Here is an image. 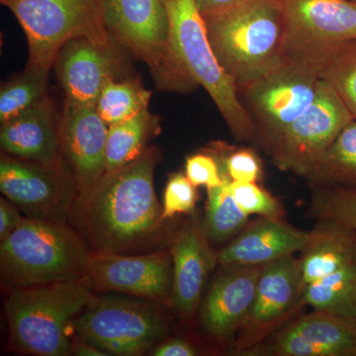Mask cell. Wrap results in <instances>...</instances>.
I'll return each instance as SVG.
<instances>
[{
    "mask_svg": "<svg viewBox=\"0 0 356 356\" xmlns=\"http://www.w3.org/2000/svg\"><path fill=\"white\" fill-rule=\"evenodd\" d=\"M158 153L146 149L130 165L105 172L74 212L95 252L124 254L158 229L163 210L154 191Z\"/></svg>",
    "mask_w": 356,
    "mask_h": 356,
    "instance_id": "1",
    "label": "cell"
},
{
    "mask_svg": "<svg viewBox=\"0 0 356 356\" xmlns=\"http://www.w3.org/2000/svg\"><path fill=\"white\" fill-rule=\"evenodd\" d=\"M95 295L83 280L11 288L4 311L9 341L28 355H72L74 322Z\"/></svg>",
    "mask_w": 356,
    "mask_h": 356,
    "instance_id": "2",
    "label": "cell"
},
{
    "mask_svg": "<svg viewBox=\"0 0 356 356\" xmlns=\"http://www.w3.org/2000/svg\"><path fill=\"white\" fill-rule=\"evenodd\" d=\"M203 17L215 55L236 86L284 58L285 23L278 0H245Z\"/></svg>",
    "mask_w": 356,
    "mask_h": 356,
    "instance_id": "3",
    "label": "cell"
},
{
    "mask_svg": "<svg viewBox=\"0 0 356 356\" xmlns=\"http://www.w3.org/2000/svg\"><path fill=\"white\" fill-rule=\"evenodd\" d=\"M88 245L65 222L23 218L0 245L1 281L10 288L83 280Z\"/></svg>",
    "mask_w": 356,
    "mask_h": 356,
    "instance_id": "4",
    "label": "cell"
},
{
    "mask_svg": "<svg viewBox=\"0 0 356 356\" xmlns=\"http://www.w3.org/2000/svg\"><path fill=\"white\" fill-rule=\"evenodd\" d=\"M170 21V55L177 74L203 86L236 139H255L254 122L225 72L195 0H163Z\"/></svg>",
    "mask_w": 356,
    "mask_h": 356,
    "instance_id": "5",
    "label": "cell"
},
{
    "mask_svg": "<svg viewBox=\"0 0 356 356\" xmlns=\"http://www.w3.org/2000/svg\"><path fill=\"white\" fill-rule=\"evenodd\" d=\"M15 16L29 47L30 67L51 69L70 40L86 37L108 44L102 0H0Z\"/></svg>",
    "mask_w": 356,
    "mask_h": 356,
    "instance_id": "6",
    "label": "cell"
},
{
    "mask_svg": "<svg viewBox=\"0 0 356 356\" xmlns=\"http://www.w3.org/2000/svg\"><path fill=\"white\" fill-rule=\"evenodd\" d=\"M74 334L109 355H140L166 336L168 321L146 302L95 296L74 322Z\"/></svg>",
    "mask_w": 356,
    "mask_h": 356,
    "instance_id": "7",
    "label": "cell"
},
{
    "mask_svg": "<svg viewBox=\"0 0 356 356\" xmlns=\"http://www.w3.org/2000/svg\"><path fill=\"white\" fill-rule=\"evenodd\" d=\"M320 70L284 57L277 65L236 86L243 104L254 122L255 139L264 146L309 106L317 95Z\"/></svg>",
    "mask_w": 356,
    "mask_h": 356,
    "instance_id": "8",
    "label": "cell"
},
{
    "mask_svg": "<svg viewBox=\"0 0 356 356\" xmlns=\"http://www.w3.org/2000/svg\"><path fill=\"white\" fill-rule=\"evenodd\" d=\"M285 23L284 57L322 69L330 56L356 41L353 0H278Z\"/></svg>",
    "mask_w": 356,
    "mask_h": 356,
    "instance_id": "9",
    "label": "cell"
},
{
    "mask_svg": "<svg viewBox=\"0 0 356 356\" xmlns=\"http://www.w3.org/2000/svg\"><path fill=\"white\" fill-rule=\"evenodd\" d=\"M353 120L336 91L321 79L310 106L283 129L267 149L280 170L307 178L337 135Z\"/></svg>",
    "mask_w": 356,
    "mask_h": 356,
    "instance_id": "10",
    "label": "cell"
},
{
    "mask_svg": "<svg viewBox=\"0 0 356 356\" xmlns=\"http://www.w3.org/2000/svg\"><path fill=\"white\" fill-rule=\"evenodd\" d=\"M2 194L28 217L65 222L72 212L79 191L72 172L14 158L1 156Z\"/></svg>",
    "mask_w": 356,
    "mask_h": 356,
    "instance_id": "11",
    "label": "cell"
},
{
    "mask_svg": "<svg viewBox=\"0 0 356 356\" xmlns=\"http://www.w3.org/2000/svg\"><path fill=\"white\" fill-rule=\"evenodd\" d=\"M304 286L301 261L294 254L264 264L247 320L235 341L236 353L247 355L299 312Z\"/></svg>",
    "mask_w": 356,
    "mask_h": 356,
    "instance_id": "12",
    "label": "cell"
},
{
    "mask_svg": "<svg viewBox=\"0 0 356 356\" xmlns=\"http://www.w3.org/2000/svg\"><path fill=\"white\" fill-rule=\"evenodd\" d=\"M173 269L170 252L125 255L91 252L83 281L91 289L172 302Z\"/></svg>",
    "mask_w": 356,
    "mask_h": 356,
    "instance_id": "13",
    "label": "cell"
},
{
    "mask_svg": "<svg viewBox=\"0 0 356 356\" xmlns=\"http://www.w3.org/2000/svg\"><path fill=\"white\" fill-rule=\"evenodd\" d=\"M247 355L356 356V320L314 310L288 322Z\"/></svg>",
    "mask_w": 356,
    "mask_h": 356,
    "instance_id": "14",
    "label": "cell"
},
{
    "mask_svg": "<svg viewBox=\"0 0 356 356\" xmlns=\"http://www.w3.org/2000/svg\"><path fill=\"white\" fill-rule=\"evenodd\" d=\"M103 23L153 67L168 65L175 72L170 55V21L163 0H102Z\"/></svg>",
    "mask_w": 356,
    "mask_h": 356,
    "instance_id": "15",
    "label": "cell"
},
{
    "mask_svg": "<svg viewBox=\"0 0 356 356\" xmlns=\"http://www.w3.org/2000/svg\"><path fill=\"white\" fill-rule=\"evenodd\" d=\"M109 126L95 106L65 103L60 125L62 153L76 181L79 197L88 193L106 172L105 152Z\"/></svg>",
    "mask_w": 356,
    "mask_h": 356,
    "instance_id": "16",
    "label": "cell"
},
{
    "mask_svg": "<svg viewBox=\"0 0 356 356\" xmlns=\"http://www.w3.org/2000/svg\"><path fill=\"white\" fill-rule=\"evenodd\" d=\"M211 286L200 321L206 332L222 341L236 337L247 320L264 266H232Z\"/></svg>",
    "mask_w": 356,
    "mask_h": 356,
    "instance_id": "17",
    "label": "cell"
},
{
    "mask_svg": "<svg viewBox=\"0 0 356 356\" xmlns=\"http://www.w3.org/2000/svg\"><path fill=\"white\" fill-rule=\"evenodd\" d=\"M309 232L295 228L283 218L259 217L217 254L222 266H264L301 252Z\"/></svg>",
    "mask_w": 356,
    "mask_h": 356,
    "instance_id": "18",
    "label": "cell"
},
{
    "mask_svg": "<svg viewBox=\"0 0 356 356\" xmlns=\"http://www.w3.org/2000/svg\"><path fill=\"white\" fill-rule=\"evenodd\" d=\"M209 243L204 227L192 221L178 232L170 245L172 304L184 318H191L197 310L208 274L218 262Z\"/></svg>",
    "mask_w": 356,
    "mask_h": 356,
    "instance_id": "19",
    "label": "cell"
},
{
    "mask_svg": "<svg viewBox=\"0 0 356 356\" xmlns=\"http://www.w3.org/2000/svg\"><path fill=\"white\" fill-rule=\"evenodd\" d=\"M55 63L67 102L95 106L105 84L114 79L113 60L107 44L86 37L67 42Z\"/></svg>",
    "mask_w": 356,
    "mask_h": 356,
    "instance_id": "20",
    "label": "cell"
},
{
    "mask_svg": "<svg viewBox=\"0 0 356 356\" xmlns=\"http://www.w3.org/2000/svg\"><path fill=\"white\" fill-rule=\"evenodd\" d=\"M1 125L0 144L7 154L41 165L64 168L60 131L47 98H42L31 108Z\"/></svg>",
    "mask_w": 356,
    "mask_h": 356,
    "instance_id": "21",
    "label": "cell"
},
{
    "mask_svg": "<svg viewBox=\"0 0 356 356\" xmlns=\"http://www.w3.org/2000/svg\"><path fill=\"white\" fill-rule=\"evenodd\" d=\"M302 284L356 266V229L332 220H318L301 250Z\"/></svg>",
    "mask_w": 356,
    "mask_h": 356,
    "instance_id": "22",
    "label": "cell"
},
{
    "mask_svg": "<svg viewBox=\"0 0 356 356\" xmlns=\"http://www.w3.org/2000/svg\"><path fill=\"white\" fill-rule=\"evenodd\" d=\"M306 179L313 188H356V120L337 135Z\"/></svg>",
    "mask_w": 356,
    "mask_h": 356,
    "instance_id": "23",
    "label": "cell"
},
{
    "mask_svg": "<svg viewBox=\"0 0 356 356\" xmlns=\"http://www.w3.org/2000/svg\"><path fill=\"white\" fill-rule=\"evenodd\" d=\"M159 120L146 109L127 121L110 126L107 136L106 172L130 165L146 149L149 137L159 130Z\"/></svg>",
    "mask_w": 356,
    "mask_h": 356,
    "instance_id": "24",
    "label": "cell"
},
{
    "mask_svg": "<svg viewBox=\"0 0 356 356\" xmlns=\"http://www.w3.org/2000/svg\"><path fill=\"white\" fill-rule=\"evenodd\" d=\"M302 303L313 310L356 320V266L346 267L307 285Z\"/></svg>",
    "mask_w": 356,
    "mask_h": 356,
    "instance_id": "25",
    "label": "cell"
},
{
    "mask_svg": "<svg viewBox=\"0 0 356 356\" xmlns=\"http://www.w3.org/2000/svg\"><path fill=\"white\" fill-rule=\"evenodd\" d=\"M222 172V184L207 189V212L203 227L208 240L214 243L233 240L247 226L250 217L238 207L232 194L231 179Z\"/></svg>",
    "mask_w": 356,
    "mask_h": 356,
    "instance_id": "26",
    "label": "cell"
},
{
    "mask_svg": "<svg viewBox=\"0 0 356 356\" xmlns=\"http://www.w3.org/2000/svg\"><path fill=\"white\" fill-rule=\"evenodd\" d=\"M151 92L137 81H109L103 88L95 108L109 126L127 121L147 109Z\"/></svg>",
    "mask_w": 356,
    "mask_h": 356,
    "instance_id": "27",
    "label": "cell"
},
{
    "mask_svg": "<svg viewBox=\"0 0 356 356\" xmlns=\"http://www.w3.org/2000/svg\"><path fill=\"white\" fill-rule=\"evenodd\" d=\"M50 69L30 67L13 81L4 84L0 91L1 124L23 113L44 98Z\"/></svg>",
    "mask_w": 356,
    "mask_h": 356,
    "instance_id": "28",
    "label": "cell"
},
{
    "mask_svg": "<svg viewBox=\"0 0 356 356\" xmlns=\"http://www.w3.org/2000/svg\"><path fill=\"white\" fill-rule=\"evenodd\" d=\"M320 77L336 91L356 120V41L343 44L330 56Z\"/></svg>",
    "mask_w": 356,
    "mask_h": 356,
    "instance_id": "29",
    "label": "cell"
},
{
    "mask_svg": "<svg viewBox=\"0 0 356 356\" xmlns=\"http://www.w3.org/2000/svg\"><path fill=\"white\" fill-rule=\"evenodd\" d=\"M309 213L318 220H332L356 229V188L315 187Z\"/></svg>",
    "mask_w": 356,
    "mask_h": 356,
    "instance_id": "30",
    "label": "cell"
},
{
    "mask_svg": "<svg viewBox=\"0 0 356 356\" xmlns=\"http://www.w3.org/2000/svg\"><path fill=\"white\" fill-rule=\"evenodd\" d=\"M231 191L238 207L250 215L283 218L282 203L257 182H231Z\"/></svg>",
    "mask_w": 356,
    "mask_h": 356,
    "instance_id": "31",
    "label": "cell"
},
{
    "mask_svg": "<svg viewBox=\"0 0 356 356\" xmlns=\"http://www.w3.org/2000/svg\"><path fill=\"white\" fill-rule=\"evenodd\" d=\"M216 152L218 156H215L231 181H261L264 175L261 159L254 149L220 146Z\"/></svg>",
    "mask_w": 356,
    "mask_h": 356,
    "instance_id": "32",
    "label": "cell"
},
{
    "mask_svg": "<svg viewBox=\"0 0 356 356\" xmlns=\"http://www.w3.org/2000/svg\"><path fill=\"white\" fill-rule=\"evenodd\" d=\"M196 202L195 185L182 173L173 175L166 184L161 220L163 222L177 214H188L195 208Z\"/></svg>",
    "mask_w": 356,
    "mask_h": 356,
    "instance_id": "33",
    "label": "cell"
},
{
    "mask_svg": "<svg viewBox=\"0 0 356 356\" xmlns=\"http://www.w3.org/2000/svg\"><path fill=\"white\" fill-rule=\"evenodd\" d=\"M186 177L192 184L208 188L221 184L224 172L213 154H196L186 159Z\"/></svg>",
    "mask_w": 356,
    "mask_h": 356,
    "instance_id": "34",
    "label": "cell"
},
{
    "mask_svg": "<svg viewBox=\"0 0 356 356\" xmlns=\"http://www.w3.org/2000/svg\"><path fill=\"white\" fill-rule=\"evenodd\" d=\"M22 219L14 204L8 203L4 199H1L0 200V241L6 240L7 236H10L19 226Z\"/></svg>",
    "mask_w": 356,
    "mask_h": 356,
    "instance_id": "35",
    "label": "cell"
},
{
    "mask_svg": "<svg viewBox=\"0 0 356 356\" xmlns=\"http://www.w3.org/2000/svg\"><path fill=\"white\" fill-rule=\"evenodd\" d=\"M154 356H194L197 355V350L189 341L182 339H168L159 346L152 353Z\"/></svg>",
    "mask_w": 356,
    "mask_h": 356,
    "instance_id": "36",
    "label": "cell"
},
{
    "mask_svg": "<svg viewBox=\"0 0 356 356\" xmlns=\"http://www.w3.org/2000/svg\"><path fill=\"white\" fill-rule=\"evenodd\" d=\"M195 1L200 13L202 15H205V14L216 13V11L235 6L245 0H195Z\"/></svg>",
    "mask_w": 356,
    "mask_h": 356,
    "instance_id": "37",
    "label": "cell"
},
{
    "mask_svg": "<svg viewBox=\"0 0 356 356\" xmlns=\"http://www.w3.org/2000/svg\"><path fill=\"white\" fill-rule=\"evenodd\" d=\"M72 355L81 356H105L109 355L106 353L92 346V344L86 343L83 339L77 337V341H74V348H72Z\"/></svg>",
    "mask_w": 356,
    "mask_h": 356,
    "instance_id": "38",
    "label": "cell"
},
{
    "mask_svg": "<svg viewBox=\"0 0 356 356\" xmlns=\"http://www.w3.org/2000/svg\"><path fill=\"white\" fill-rule=\"evenodd\" d=\"M353 1H355L356 2V0H353Z\"/></svg>",
    "mask_w": 356,
    "mask_h": 356,
    "instance_id": "39",
    "label": "cell"
}]
</instances>
